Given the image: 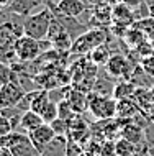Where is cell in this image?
I'll return each mask as SVG.
<instances>
[{
  "label": "cell",
  "instance_id": "1",
  "mask_svg": "<svg viewBox=\"0 0 154 156\" xmlns=\"http://www.w3.org/2000/svg\"><path fill=\"white\" fill-rule=\"evenodd\" d=\"M53 18H54V15L49 7H44L43 10L26 16L23 22L25 35L30 38H35L38 41L48 40V33H49V27H51Z\"/></svg>",
  "mask_w": 154,
  "mask_h": 156
},
{
  "label": "cell",
  "instance_id": "2",
  "mask_svg": "<svg viewBox=\"0 0 154 156\" xmlns=\"http://www.w3.org/2000/svg\"><path fill=\"white\" fill-rule=\"evenodd\" d=\"M51 46L53 44L49 40L38 41V40H35V38L23 35L15 41V53H16L18 61L30 62V61H35L36 58L43 53L44 48H51Z\"/></svg>",
  "mask_w": 154,
  "mask_h": 156
},
{
  "label": "cell",
  "instance_id": "3",
  "mask_svg": "<svg viewBox=\"0 0 154 156\" xmlns=\"http://www.w3.org/2000/svg\"><path fill=\"white\" fill-rule=\"evenodd\" d=\"M107 41V33L102 28H94V30H87L84 35H80L74 41L70 51L77 53V54H84V53H92L95 48H98L100 44H103Z\"/></svg>",
  "mask_w": 154,
  "mask_h": 156
},
{
  "label": "cell",
  "instance_id": "4",
  "mask_svg": "<svg viewBox=\"0 0 154 156\" xmlns=\"http://www.w3.org/2000/svg\"><path fill=\"white\" fill-rule=\"evenodd\" d=\"M87 102H89L90 112L97 119H102V120H110L111 117H115L116 107H118L115 99H110L108 95H100L97 92H94V94L87 97Z\"/></svg>",
  "mask_w": 154,
  "mask_h": 156
},
{
  "label": "cell",
  "instance_id": "5",
  "mask_svg": "<svg viewBox=\"0 0 154 156\" xmlns=\"http://www.w3.org/2000/svg\"><path fill=\"white\" fill-rule=\"evenodd\" d=\"M105 69L111 79H121L123 77L128 81L135 67H131V62L126 56L116 53V54H111L110 56V59L105 64Z\"/></svg>",
  "mask_w": 154,
  "mask_h": 156
},
{
  "label": "cell",
  "instance_id": "6",
  "mask_svg": "<svg viewBox=\"0 0 154 156\" xmlns=\"http://www.w3.org/2000/svg\"><path fill=\"white\" fill-rule=\"evenodd\" d=\"M26 92L23 90V87L18 82L10 81L2 86L0 90V108H7V107H15L20 104V100L25 97Z\"/></svg>",
  "mask_w": 154,
  "mask_h": 156
},
{
  "label": "cell",
  "instance_id": "7",
  "mask_svg": "<svg viewBox=\"0 0 154 156\" xmlns=\"http://www.w3.org/2000/svg\"><path fill=\"white\" fill-rule=\"evenodd\" d=\"M28 136H30V140H31L33 145L36 146V150L41 153V151H43L49 143L57 136V135L54 133L53 126L49 123H43L41 126H38L36 130H33V132L28 133Z\"/></svg>",
  "mask_w": 154,
  "mask_h": 156
},
{
  "label": "cell",
  "instance_id": "8",
  "mask_svg": "<svg viewBox=\"0 0 154 156\" xmlns=\"http://www.w3.org/2000/svg\"><path fill=\"white\" fill-rule=\"evenodd\" d=\"M111 18H113V23L118 25H125V27H131L135 23V15H133V8H130L125 3H116L111 10Z\"/></svg>",
  "mask_w": 154,
  "mask_h": 156
},
{
  "label": "cell",
  "instance_id": "9",
  "mask_svg": "<svg viewBox=\"0 0 154 156\" xmlns=\"http://www.w3.org/2000/svg\"><path fill=\"white\" fill-rule=\"evenodd\" d=\"M43 123H44V120H43V117H41L39 113H36L33 110H26L22 115V119H20V130H23V132L28 135L30 132L36 130Z\"/></svg>",
  "mask_w": 154,
  "mask_h": 156
},
{
  "label": "cell",
  "instance_id": "10",
  "mask_svg": "<svg viewBox=\"0 0 154 156\" xmlns=\"http://www.w3.org/2000/svg\"><path fill=\"white\" fill-rule=\"evenodd\" d=\"M10 151L13 153V156H41V153L36 150V146L31 143L30 136L25 135L16 145H13L10 148Z\"/></svg>",
  "mask_w": 154,
  "mask_h": 156
},
{
  "label": "cell",
  "instance_id": "11",
  "mask_svg": "<svg viewBox=\"0 0 154 156\" xmlns=\"http://www.w3.org/2000/svg\"><path fill=\"white\" fill-rule=\"evenodd\" d=\"M67 140L66 136H56L49 145L41 151V156H66Z\"/></svg>",
  "mask_w": 154,
  "mask_h": 156
},
{
  "label": "cell",
  "instance_id": "12",
  "mask_svg": "<svg viewBox=\"0 0 154 156\" xmlns=\"http://www.w3.org/2000/svg\"><path fill=\"white\" fill-rule=\"evenodd\" d=\"M120 136L125 138V140L135 143V145H138V143L144 138V130H141L136 123H128L121 126V130H120Z\"/></svg>",
  "mask_w": 154,
  "mask_h": 156
},
{
  "label": "cell",
  "instance_id": "13",
  "mask_svg": "<svg viewBox=\"0 0 154 156\" xmlns=\"http://www.w3.org/2000/svg\"><path fill=\"white\" fill-rule=\"evenodd\" d=\"M66 99H67L69 105L72 107V110L76 113H80L82 110H85V107H89V102H87V97L82 94V92H69L67 95H66Z\"/></svg>",
  "mask_w": 154,
  "mask_h": 156
},
{
  "label": "cell",
  "instance_id": "14",
  "mask_svg": "<svg viewBox=\"0 0 154 156\" xmlns=\"http://www.w3.org/2000/svg\"><path fill=\"white\" fill-rule=\"evenodd\" d=\"M135 92H136V86H135L131 81L118 82V84L113 87V99H118V100L128 99V97H131Z\"/></svg>",
  "mask_w": 154,
  "mask_h": 156
},
{
  "label": "cell",
  "instance_id": "15",
  "mask_svg": "<svg viewBox=\"0 0 154 156\" xmlns=\"http://www.w3.org/2000/svg\"><path fill=\"white\" fill-rule=\"evenodd\" d=\"M110 51H108V48H107V44L103 43L100 44L98 48H95L92 53H90V59H92V62L95 66H105L108 59H110Z\"/></svg>",
  "mask_w": 154,
  "mask_h": 156
},
{
  "label": "cell",
  "instance_id": "16",
  "mask_svg": "<svg viewBox=\"0 0 154 156\" xmlns=\"http://www.w3.org/2000/svg\"><path fill=\"white\" fill-rule=\"evenodd\" d=\"M136 153V145L125 138H120V140L115 141V154L116 156H135Z\"/></svg>",
  "mask_w": 154,
  "mask_h": 156
},
{
  "label": "cell",
  "instance_id": "17",
  "mask_svg": "<svg viewBox=\"0 0 154 156\" xmlns=\"http://www.w3.org/2000/svg\"><path fill=\"white\" fill-rule=\"evenodd\" d=\"M41 117H43L44 123H53L56 119H59V107H57V102L49 100V104L44 107V110L41 112Z\"/></svg>",
  "mask_w": 154,
  "mask_h": 156
},
{
  "label": "cell",
  "instance_id": "18",
  "mask_svg": "<svg viewBox=\"0 0 154 156\" xmlns=\"http://www.w3.org/2000/svg\"><path fill=\"white\" fill-rule=\"evenodd\" d=\"M53 126L54 133L57 136H66L69 133V120H64V119H56L53 123H49Z\"/></svg>",
  "mask_w": 154,
  "mask_h": 156
},
{
  "label": "cell",
  "instance_id": "19",
  "mask_svg": "<svg viewBox=\"0 0 154 156\" xmlns=\"http://www.w3.org/2000/svg\"><path fill=\"white\" fill-rule=\"evenodd\" d=\"M144 143H146V150L154 154V123H148L144 128Z\"/></svg>",
  "mask_w": 154,
  "mask_h": 156
},
{
  "label": "cell",
  "instance_id": "20",
  "mask_svg": "<svg viewBox=\"0 0 154 156\" xmlns=\"http://www.w3.org/2000/svg\"><path fill=\"white\" fill-rule=\"evenodd\" d=\"M12 79H13V69H12L8 64L0 61V84L3 86V84L10 82Z\"/></svg>",
  "mask_w": 154,
  "mask_h": 156
},
{
  "label": "cell",
  "instance_id": "21",
  "mask_svg": "<svg viewBox=\"0 0 154 156\" xmlns=\"http://www.w3.org/2000/svg\"><path fill=\"white\" fill-rule=\"evenodd\" d=\"M13 132V125H12V120L8 119V117L2 115L0 113V136H3V135Z\"/></svg>",
  "mask_w": 154,
  "mask_h": 156
},
{
  "label": "cell",
  "instance_id": "22",
  "mask_svg": "<svg viewBox=\"0 0 154 156\" xmlns=\"http://www.w3.org/2000/svg\"><path fill=\"white\" fill-rule=\"evenodd\" d=\"M141 67H143L149 76L154 77V54H151V56H148V58H143V59H141Z\"/></svg>",
  "mask_w": 154,
  "mask_h": 156
},
{
  "label": "cell",
  "instance_id": "23",
  "mask_svg": "<svg viewBox=\"0 0 154 156\" xmlns=\"http://www.w3.org/2000/svg\"><path fill=\"white\" fill-rule=\"evenodd\" d=\"M143 2H144V0H121V3L128 5L130 8H136V7H139Z\"/></svg>",
  "mask_w": 154,
  "mask_h": 156
},
{
  "label": "cell",
  "instance_id": "24",
  "mask_svg": "<svg viewBox=\"0 0 154 156\" xmlns=\"http://www.w3.org/2000/svg\"><path fill=\"white\" fill-rule=\"evenodd\" d=\"M0 156H13V153H12L8 148H3V146H0Z\"/></svg>",
  "mask_w": 154,
  "mask_h": 156
},
{
  "label": "cell",
  "instance_id": "25",
  "mask_svg": "<svg viewBox=\"0 0 154 156\" xmlns=\"http://www.w3.org/2000/svg\"><path fill=\"white\" fill-rule=\"evenodd\" d=\"M13 0H0V8H8Z\"/></svg>",
  "mask_w": 154,
  "mask_h": 156
},
{
  "label": "cell",
  "instance_id": "26",
  "mask_svg": "<svg viewBox=\"0 0 154 156\" xmlns=\"http://www.w3.org/2000/svg\"><path fill=\"white\" fill-rule=\"evenodd\" d=\"M0 90H2V84H0Z\"/></svg>",
  "mask_w": 154,
  "mask_h": 156
}]
</instances>
